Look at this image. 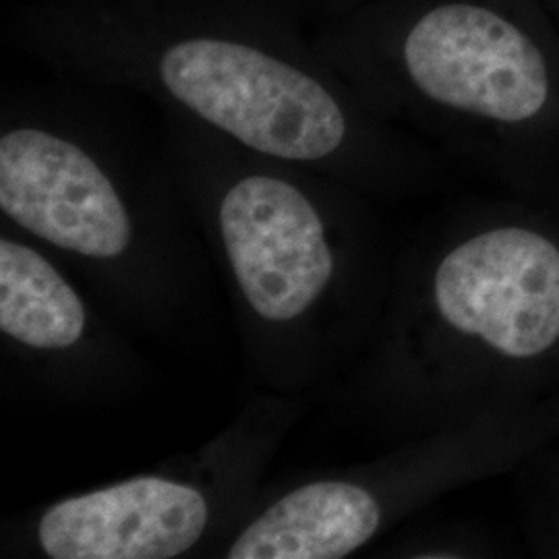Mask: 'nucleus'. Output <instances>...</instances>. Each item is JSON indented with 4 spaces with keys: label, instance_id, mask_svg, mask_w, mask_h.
<instances>
[{
    "label": "nucleus",
    "instance_id": "3",
    "mask_svg": "<svg viewBox=\"0 0 559 559\" xmlns=\"http://www.w3.org/2000/svg\"><path fill=\"white\" fill-rule=\"evenodd\" d=\"M436 300L460 332L535 357L559 338V251L528 230L485 233L441 261Z\"/></svg>",
    "mask_w": 559,
    "mask_h": 559
},
{
    "label": "nucleus",
    "instance_id": "7",
    "mask_svg": "<svg viewBox=\"0 0 559 559\" xmlns=\"http://www.w3.org/2000/svg\"><path fill=\"white\" fill-rule=\"evenodd\" d=\"M380 508L348 483H313L274 503L245 528L230 559H338L376 535Z\"/></svg>",
    "mask_w": 559,
    "mask_h": 559
},
{
    "label": "nucleus",
    "instance_id": "4",
    "mask_svg": "<svg viewBox=\"0 0 559 559\" xmlns=\"http://www.w3.org/2000/svg\"><path fill=\"white\" fill-rule=\"evenodd\" d=\"M0 207L36 237L87 258H117L131 240L124 203L100 164L36 127L0 138Z\"/></svg>",
    "mask_w": 559,
    "mask_h": 559
},
{
    "label": "nucleus",
    "instance_id": "8",
    "mask_svg": "<svg viewBox=\"0 0 559 559\" xmlns=\"http://www.w3.org/2000/svg\"><path fill=\"white\" fill-rule=\"evenodd\" d=\"M85 328L75 290L36 251L0 242V330L32 348H67Z\"/></svg>",
    "mask_w": 559,
    "mask_h": 559
},
{
    "label": "nucleus",
    "instance_id": "6",
    "mask_svg": "<svg viewBox=\"0 0 559 559\" xmlns=\"http://www.w3.org/2000/svg\"><path fill=\"white\" fill-rule=\"evenodd\" d=\"M207 503L193 487L141 477L60 501L38 535L55 559H168L200 540Z\"/></svg>",
    "mask_w": 559,
    "mask_h": 559
},
{
    "label": "nucleus",
    "instance_id": "5",
    "mask_svg": "<svg viewBox=\"0 0 559 559\" xmlns=\"http://www.w3.org/2000/svg\"><path fill=\"white\" fill-rule=\"evenodd\" d=\"M221 228L240 290L263 320L299 318L332 278L320 214L288 180L240 179L222 200Z\"/></svg>",
    "mask_w": 559,
    "mask_h": 559
},
{
    "label": "nucleus",
    "instance_id": "2",
    "mask_svg": "<svg viewBox=\"0 0 559 559\" xmlns=\"http://www.w3.org/2000/svg\"><path fill=\"white\" fill-rule=\"evenodd\" d=\"M402 62L429 100L485 119H533L549 96L537 44L512 21L471 2L425 11L404 36Z\"/></svg>",
    "mask_w": 559,
    "mask_h": 559
},
{
    "label": "nucleus",
    "instance_id": "1",
    "mask_svg": "<svg viewBox=\"0 0 559 559\" xmlns=\"http://www.w3.org/2000/svg\"><path fill=\"white\" fill-rule=\"evenodd\" d=\"M237 7L83 9L57 13L62 55H138L164 92L249 150L318 162L346 140L344 110L299 41Z\"/></svg>",
    "mask_w": 559,
    "mask_h": 559
}]
</instances>
